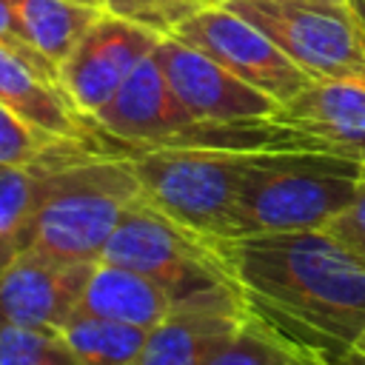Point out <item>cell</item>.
Masks as SVG:
<instances>
[{
    "instance_id": "cell-1",
    "label": "cell",
    "mask_w": 365,
    "mask_h": 365,
    "mask_svg": "<svg viewBox=\"0 0 365 365\" xmlns=\"http://www.w3.org/2000/svg\"><path fill=\"white\" fill-rule=\"evenodd\" d=\"M251 305H268L342 351L365 334V265L322 231L259 234L231 242Z\"/></svg>"
},
{
    "instance_id": "cell-2",
    "label": "cell",
    "mask_w": 365,
    "mask_h": 365,
    "mask_svg": "<svg viewBox=\"0 0 365 365\" xmlns=\"http://www.w3.org/2000/svg\"><path fill=\"white\" fill-rule=\"evenodd\" d=\"M365 163L319 148L251 151L231 211L228 240L322 231L356 194Z\"/></svg>"
},
{
    "instance_id": "cell-3",
    "label": "cell",
    "mask_w": 365,
    "mask_h": 365,
    "mask_svg": "<svg viewBox=\"0 0 365 365\" xmlns=\"http://www.w3.org/2000/svg\"><path fill=\"white\" fill-rule=\"evenodd\" d=\"M143 194L131 154H91L57 165L23 234L20 251L60 262H100L125 208Z\"/></svg>"
},
{
    "instance_id": "cell-4",
    "label": "cell",
    "mask_w": 365,
    "mask_h": 365,
    "mask_svg": "<svg viewBox=\"0 0 365 365\" xmlns=\"http://www.w3.org/2000/svg\"><path fill=\"white\" fill-rule=\"evenodd\" d=\"M103 134L134 148H228V151H271V148H325L319 140L282 125L245 123L217 125L197 120L168 88L154 57H145L114 97L94 114Z\"/></svg>"
},
{
    "instance_id": "cell-5",
    "label": "cell",
    "mask_w": 365,
    "mask_h": 365,
    "mask_svg": "<svg viewBox=\"0 0 365 365\" xmlns=\"http://www.w3.org/2000/svg\"><path fill=\"white\" fill-rule=\"evenodd\" d=\"M100 259L145 274L171 294L174 308L245 291L231 262V245H220L180 225L143 194L120 217Z\"/></svg>"
},
{
    "instance_id": "cell-6",
    "label": "cell",
    "mask_w": 365,
    "mask_h": 365,
    "mask_svg": "<svg viewBox=\"0 0 365 365\" xmlns=\"http://www.w3.org/2000/svg\"><path fill=\"white\" fill-rule=\"evenodd\" d=\"M251 151L137 148L131 154L143 197L205 240L231 245L228 225Z\"/></svg>"
},
{
    "instance_id": "cell-7",
    "label": "cell",
    "mask_w": 365,
    "mask_h": 365,
    "mask_svg": "<svg viewBox=\"0 0 365 365\" xmlns=\"http://www.w3.org/2000/svg\"><path fill=\"white\" fill-rule=\"evenodd\" d=\"M251 20L311 80L365 83V37L345 6L222 0Z\"/></svg>"
},
{
    "instance_id": "cell-8",
    "label": "cell",
    "mask_w": 365,
    "mask_h": 365,
    "mask_svg": "<svg viewBox=\"0 0 365 365\" xmlns=\"http://www.w3.org/2000/svg\"><path fill=\"white\" fill-rule=\"evenodd\" d=\"M171 37L197 48L228 74L268 94L279 106L294 100L311 83V77L297 68L251 20H245L225 3H214L197 11L194 17L180 23Z\"/></svg>"
},
{
    "instance_id": "cell-9",
    "label": "cell",
    "mask_w": 365,
    "mask_h": 365,
    "mask_svg": "<svg viewBox=\"0 0 365 365\" xmlns=\"http://www.w3.org/2000/svg\"><path fill=\"white\" fill-rule=\"evenodd\" d=\"M160 40L163 34L103 9L94 26L60 63L57 80L71 103L94 120V114L114 97V91L131 77V71L154 54Z\"/></svg>"
},
{
    "instance_id": "cell-10",
    "label": "cell",
    "mask_w": 365,
    "mask_h": 365,
    "mask_svg": "<svg viewBox=\"0 0 365 365\" xmlns=\"http://www.w3.org/2000/svg\"><path fill=\"white\" fill-rule=\"evenodd\" d=\"M154 63L160 66L174 97L205 123L217 125H245L268 123L279 114V103L254 86L237 80L222 66L185 46L177 37H163L154 48Z\"/></svg>"
},
{
    "instance_id": "cell-11",
    "label": "cell",
    "mask_w": 365,
    "mask_h": 365,
    "mask_svg": "<svg viewBox=\"0 0 365 365\" xmlns=\"http://www.w3.org/2000/svg\"><path fill=\"white\" fill-rule=\"evenodd\" d=\"M94 262H60L23 251L0 265V325L60 331L77 311Z\"/></svg>"
},
{
    "instance_id": "cell-12",
    "label": "cell",
    "mask_w": 365,
    "mask_h": 365,
    "mask_svg": "<svg viewBox=\"0 0 365 365\" xmlns=\"http://www.w3.org/2000/svg\"><path fill=\"white\" fill-rule=\"evenodd\" d=\"M251 314L245 291L182 302L148 331L137 365H205Z\"/></svg>"
},
{
    "instance_id": "cell-13",
    "label": "cell",
    "mask_w": 365,
    "mask_h": 365,
    "mask_svg": "<svg viewBox=\"0 0 365 365\" xmlns=\"http://www.w3.org/2000/svg\"><path fill=\"white\" fill-rule=\"evenodd\" d=\"M325 148L365 163V83L311 80L274 117Z\"/></svg>"
},
{
    "instance_id": "cell-14",
    "label": "cell",
    "mask_w": 365,
    "mask_h": 365,
    "mask_svg": "<svg viewBox=\"0 0 365 365\" xmlns=\"http://www.w3.org/2000/svg\"><path fill=\"white\" fill-rule=\"evenodd\" d=\"M0 106L54 137L97 143L100 125L71 103L63 86L6 48H0Z\"/></svg>"
},
{
    "instance_id": "cell-15",
    "label": "cell",
    "mask_w": 365,
    "mask_h": 365,
    "mask_svg": "<svg viewBox=\"0 0 365 365\" xmlns=\"http://www.w3.org/2000/svg\"><path fill=\"white\" fill-rule=\"evenodd\" d=\"M77 311L151 331L174 311V299L145 274L100 259L88 274Z\"/></svg>"
},
{
    "instance_id": "cell-16",
    "label": "cell",
    "mask_w": 365,
    "mask_h": 365,
    "mask_svg": "<svg viewBox=\"0 0 365 365\" xmlns=\"http://www.w3.org/2000/svg\"><path fill=\"white\" fill-rule=\"evenodd\" d=\"M26 40L31 48L46 57L54 68L71 54L80 37L103 14L100 6H86L74 0H9Z\"/></svg>"
},
{
    "instance_id": "cell-17",
    "label": "cell",
    "mask_w": 365,
    "mask_h": 365,
    "mask_svg": "<svg viewBox=\"0 0 365 365\" xmlns=\"http://www.w3.org/2000/svg\"><path fill=\"white\" fill-rule=\"evenodd\" d=\"M60 336L80 359V365H137L148 331L74 311L63 322Z\"/></svg>"
},
{
    "instance_id": "cell-18",
    "label": "cell",
    "mask_w": 365,
    "mask_h": 365,
    "mask_svg": "<svg viewBox=\"0 0 365 365\" xmlns=\"http://www.w3.org/2000/svg\"><path fill=\"white\" fill-rule=\"evenodd\" d=\"M100 143L83 140H63L48 131L29 125L23 117L0 106V165L26 168V165H66L97 151Z\"/></svg>"
},
{
    "instance_id": "cell-19",
    "label": "cell",
    "mask_w": 365,
    "mask_h": 365,
    "mask_svg": "<svg viewBox=\"0 0 365 365\" xmlns=\"http://www.w3.org/2000/svg\"><path fill=\"white\" fill-rule=\"evenodd\" d=\"M51 168L57 165H0V265L17 257Z\"/></svg>"
},
{
    "instance_id": "cell-20",
    "label": "cell",
    "mask_w": 365,
    "mask_h": 365,
    "mask_svg": "<svg viewBox=\"0 0 365 365\" xmlns=\"http://www.w3.org/2000/svg\"><path fill=\"white\" fill-rule=\"evenodd\" d=\"M308 345L288 339L254 305V314L205 359V365H291Z\"/></svg>"
},
{
    "instance_id": "cell-21",
    "label": "cell",
    "mask_w": 365,
    "mask_h": 365,
    "mask_svg": "<svg viewBox=\"0 0 365 365\" xmlns=\"http://www.w3.org/2000/svg\"><path fill=\"white\" fill-rule=\"evenodd\" d=\"M0 365H80L60 331L0 325Z\"/></svg>"
},
{
    "instance_id": "cell-22",
    "label": "cell",
    "mask_w": 365,
    "mask_h": 365,
    "mask_svg": "<svg viewBox=\"0 0 365 365\" xmlns=\"http://www.w3.org/2000/svg\"><path fill=\"white\" fill-rule=\"evenodd\" d=\"M222 3V0H103V9L108 14H117L123 20H131L137 26H145L163 37L174 34L180 23L194 17L197 11Z\"/></svg>"
},
{
    "instance_id": "cell-23",
    "label": "cell",
    "mask_w": 365,
    "mask_h": 365,
    "mask_svg": "<svg viewBox=\"0 0 365 365\" xmlns=\"http://www.w3.org/2000/svg\"><path fill=\"white\" fill-rule=\"evenodd\" d=\"M322 234H328L348 257H354L359 265H365V180L356 188L354 200L336 217L328 220Z\"/></svg>"
},
{
    "instance_id": "cell-24",
    "label": "cell",
    "mask_w": 365,
    "mask_h": 365,
    "mask_svg": "<svg viewBox=\"0 0 365 365\" xmlns=\"http://www.w3.org/2000/svg\"><path fill=\"white\" fill-rule=\"evenodd\" d=\"M0 48L17 54V57L26 60L29 66H34L40 74H46L48 80L60 83V80H57V68H54L46 57H40V54L31 48V43L26 40L23 26H20V20H17V14H14V9H11L9 0H0Z\"/></svg>"
},
{
    "instance_id": "cell-25",
    "label": "cell",
    "mask_w": 365,
    "mask_h": 365,
    "mask_svg": "<svg viewBox=\"0 0 365 365\" xmlns=\"http://www.w3.org/2000/svg\"><path fill=\"white\" fill-rule=\"evenodd\" d=\"M291 365H334L331 359H325L317 348H302L294 359H291Z\"/></svg>"
},
{
    "instance_id": "cell-26",
    "label": "cell",
    "mask_w": 365,
    "mask_h": 365,
    "mask_svg": "<svg viewBox=\"0 0 365 365\" xmlns=\"http://www.w3.org/2000/svg\"><path fill=\"white\" fill-rule=\"evenodd\" d=\"M345 9H348V14L354 17V23L359 26V31L365 37V0H345Z\"/></svg>"
},
{
    "instance_id": "cell-27",
    "label": "cell",
    "mask_w": 365,
    "mask_h": 365,
    "mask_svg": "<svg viewBox=\"0 0 365 365\" xmlns=\"http://www.w3.org/2000/svg\"><path fill=\"white\" fill-rule=\"evenodd\" d=\"M334 365H365V354L359 348H345V351H339Z\"/></svg>"
},
{
    "instance_id": "cell-28",
    "label": "cell",
    "mask_w": 365,
    "mask_h": 365,
    "mask_svg": "<svg viewBox=\"0 0 365 365\" xmlns=\"http://www.w3.org/2000/svg\"><path fill=\"white\" fill-rule=\"evenodd\" d=\"M279 3H317V6H345V0H279Z\"/></svg>"
},
{
    "instance_id": "cell-29",
    "label": "cell",
    "mask_w": 365,
    "mask_h": 365,
    "mask_svg": "<svg viewBox=\"0 0 365 365\" xmlns=\"http://www.w3.org/2000/svg\"><path fill=\"white\" fill-rule=\"evenodd\" d=\"M74 3H86V6H100L103 9V0H74Z\"/></svg>"
},
{
    "instance_id": "cell-30",
    "label": "cell",
    "mask_w": 365,
    "mask_h": 365,
    "mask_svg": "<svg viewBox=\"0 0 365 365\" xmlns=\"http://www.w3.org/2000/svg\"><path fill=\"white\" fill-rule=\"evenodd\" d=\"M354 348H359V351H362V354H365V334H362V336H359V339H356V345H354Z\"/></svg>"
}]
</instances>
